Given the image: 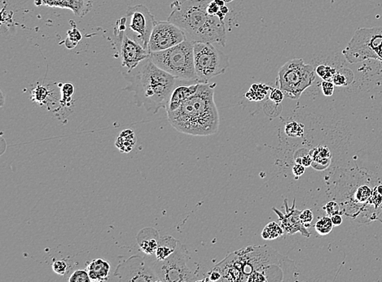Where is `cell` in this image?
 I'll return each mask as SVG.
<instances>
[{
	"mask_svg": "<svg viewBox=\"0 0 382 282\" xmlns=\"http://www.w3.org/2000/svg\"><path fill=\"white\" fill-rule=\"evenodd\" d=\"M126 33L148 50L149 39L156 24L154 16L145 5L129 7L126 13Z\"/></svg>",
	"mask_w": 382,
	"mask_h": 282,
	"instance_id": "9",
	"label": "cell"
},
{
	"mask_svg": "<svg viewBox=\"0 0 382 282\" xmlns=\"http://www.w3.org/2000/svg\"><path fill=\"white\" fill-rule=\"evenodd\" d=\"M194 65L197 82L209 83L229 67V56L209 42L194 43Z\"/></svg>",
	"mask_w": 382,
	"mask_h": 282,
	"instance_id": "6",
	"label": "cell"
},
{
	"mask_svg": "<svg viewBox=\"0 0 382 282\" xmlns=\"http://www.w3.org/2000/svg\"><path fill=\"white\" fill-rule=\"evenodd\" d=\"M337 70L335 68L327 65H319L316 69V73L320 78L323 79V81H332L334 75L336 73Z\"/></svg>",
	"mask_w": 382,
	"mask_h": 282,
	"instance_id": "25",
	"label": "cell"
},
{
	"mask_svg": "<svg viewBox=\"0 0 382 282\" xmlns=\"http://www.w3.org/2000/svg\"><path fill=\"white\" fill-rule=\"evenodd\" d=\"M376 191L379 193V194H382V185H380V186H379L377 188H376Z\"/></svg>",
	"mask_w": 382,
	"mask_h": 282,
	"instance_id": "42",
	"label": "cell"
},
{
	"mask_svg": "<svg viewBox=\"0 0 382 282\" xmlns=\"http://www.w3.org/2000/svg\"><path fill=\"white\" fill-rule=\"evenodd\" d=\"M370 202L372 204L375 205L376 208H378L382 202V194H379L377 191L372 192L371 195Z\"/></svg>",
	"mask_w": 382,
	"mask_h": 282,
	"instance_id": "37",
	"label": "cell"
},
{
	"mask_svg": "<svg viewBox=\"0 0 382 282\" xmlns=\"http://www.w3.org/2000/svg\"><path fill=\"white\" fill-rule=\"evenodd\" d=\"M304 128V124L297 121H292L286 124L284 132L290 138H301L303 136Z\"/></svg>",
	"mask_w": 382,
	"mask_h": 282,
	"instance_id": "24",
	"label": "cell"
},
{
	"mask_svg": "<svg viewBox=\"0 0 382 282\" xmlns=\"http://www.w3.org/2000/svg\"><path fill=\"white\" fill-rule=\"evenodd\" d=\"M187 254L185 246L179 242L175 252L165 260H156L153 269L159 281H196L195 275L187 265Z\"/></svg>",
	"mask_w": 382,
	"mask_h": 282,
	"instance_id": "8",
	"label": "cell"
},
{
	"mask_svg": "<svg viewBox=\"0 0 382 282\" xmlns=\"http://www.w3.org/2000/svg\"><path fill=\"white\" fill-rule=\"evenodd\" d=\"M284 94L282 90L278 88H271V92L269 94L270 100L276 104H280L284 99Z\"/></svg>",
	"mask_w": 382,
	"mask_h": 282,
	"instance_id": "31",
	"label": "cell"
},
{
	"mask_svg": "<svg viewBox=\"0 0 382 282\" xmlns=\"http://www.w3.org/2000/svg\"><path fill=\"white\" fill-rule=\"evenodd\" d=\"M69 282H90L91 281L88 272L84 269H79L73 272L68 278Z\"/></svg>",
	"mask_w": 382,
	"mask_h": 282,
	"instance_id": "26",
	"label": "cell"
},
{
	"mask_svg": "<svg viewBox=\"0 0 382 282\" xmlns=\"http://www.w3.org/2000/svg\"><path fill=\"white\" fill-rule=\"evenodd\" d=\"M313 219H314V215L310 209L302 211L300 213V220L306 228L311 226V223L312 222Z\"/></svg>",
	"mask_w": 382,
	"mask_h": 282,
	"instance_id": "30",
	"label": "cell"
},
{
	"mask_svg": "<svg viewBox=\"0 0 382 282\" xmlns=\"http://www.w3.org/2000/svg\"><path fill=\"white\" fill-rule=\"evenodd\" d=\"M32 94L33 96H34L33 98H34V101L41 102H42V101H44L45 98H46L47 91H46V89L43 88L42 86H40V87L38 86L36 90H34V92H32Z\"/></svg>",
	"mask_w": 382,
	"mask_h": 282,
	"instance_id": "33",
	"label": "cell"
},
{
	"mask_svg": "<svg viewBox=\"0 0 382 282\" xmlns=\"http://www.w3.org/2000/svg\"><path fill=\"white\" fill-rule=\"evenodd\" d=\"M334 85L332 81H323L321 83L322 92L325 96H332L334 92Z\"/></svg>",
	"mask_w": 382,
	"mask_h": 282,
	"instance_id": "32",
	"label": "cell"
},
{
	"mask_svg": "<svg viewBox=\"0 0 382 282\" xmlns=\"http://www.w3.org/2000/svg\"><path fill=\"white\" fill-rule=\"evenodd\" d=\"M324 210H325L326 213L328 214V216H333L336 214H342L341 212L340 206L338 205V202H334V201H331L328 202L325 206L324 207Z\"/></svg>",
	"mask_w": 382,
	"mask_h": 282,
	"instance_id": "29",
	"label": "cell"
},
{
	"mask_svg": "<svg viewBox=\"0 0 382 282\" xmlns=\"http://www.w3.org/2000/svg\"><path fill=\"white\" fill-rule=\"evenodd\" d=\"M223 1L225 3H230L231 2V1H233V0H223Z\"/></svg>",
	"mask_w": 382,
	"mask_h": 282,
	"instance_id": "43",
	"label": "cell"
},
{
	"mask_svg": "<svg viewBox=\"0 0 382 282\" xmlns=\"http://www.w3.org/2000/svg\"><path fill=\"white\" fill-rule=\"evenodd\" d=\"M179 242L172 236H164L160 238L159 243L156 250V260H165L175 252Z\"/></svg>",
	"mask_w": 382,
	"mask_h": 282,
	"instance_id": "17",
	"label": "cell"
},
{
	"mask_svg": "<svg viewBox=\"0 0 382 282\" xmlns=\"http://www.w3.org/2000/svg\"><path fill=\"white\" fill-rule=\"evenodd\" d=\"M382 46V27L360 28L356 30L342 53L350 64L377 60Z\"/></svg>",
	"mask_w": 382,
	"mask_h": 282,
	"instance_id": "7",
	"label": "cell"
},
{
	"mask_svg": "<svg viewBox=\"0 0 382 282\" xmlns=\"http://www.w3.org/2000/svg\"><path fill=\"white\" fill-rule=\"evenodd\" d=\"M313 158V162L318 163L320 164H328V159H329V150L324 146H320L314 149L310 153Z\"/></svg>",
	"mask_w": 382,
	"mask_h": 282,
	"instance_id": "23",
	"label": "cell"
},
{
	"mask_svg": "<svg viewBox=\"0 0 382 282\" xmlns=\"http://www.w3.org/2000/svg\"><path fill=\"white\" fill-rule=\"evenodd\" d=\"M296 164H300L304 167H310L313 164V158L311 155H305L295 158Z\"/></svg>",
	"mask_w": 382,
	"mask_h": 282,
	"instance_id": "35",
	"label": "cell"
},
{
	"mask_svg": "<svg viewBox=\"0 0 382 282\" xmlns=\"http://www.w3.org/2000/svg\"><path fill=\"white\" fill-rule=\"evenodd\" d=\"M150 58L157 66L178 80L197 82L193 42L185 40L167 50L152 52Z\"/></svg>",
	"mask_w": 382,
	"mask_h": 282,
	"instance_id": "4",
	"label": "cell"
},
{
	"mask_svg": "<svg viewBox=\"0 0 382 282\" xmlns=\"http://www.w3.org/2000/svg\"><path fill=\"white\" fill-rule=\"evenodd\" d=\"M52 268L57 274L64 276L66 274L68 264L64 260H54L52 264Z\"/></svg>",
	"mask_w": 382,
	"mask_h": 282,
	"instance_id": "28",
	"label": "cell"
},
{
	"mask_svg": "<svg viewBox=\"0 0 382 282\" xmlns=\"http://www.w3.org/2000/svg\"><path fill=\"white\" fill-rule=\"evenodd\" d=\"M199 83L200 82H197L195 84L180 85V86L176 85L165 106V109L166 113L177 110L178 108L181 106L187 98H189L192 95L195 94L199 86Z\"/></svg>",
	"mask_w": 382,
	"mask_h": 282,
	"instance_id": "14",
	"label": "cell"
},
{
	"mask_svg": "<svg viewBox=\"0 0 382 282\" xmlns=\"http://www.w3.org/2000/svg\"><path fill=\"white\" fill-rule=\"evenodd\" d=\"M284 207H285V213H282L278 210L277 208H273L275 213L279 216V220L281 223L280 226L283 228L284 233L289 234H294L300 232L306 238L311 236L310 233L306 230L302 221L300 220V213L302 211L296 209V199H294V203L292 208L288 206L287 199H284Z\"/></svg>",
	"mask_w": 382,
	"mask_h": 282,
	"instance_id": "13",
	"label": "cell"
},
{
	"mask_svg": "<svg viewBox=\"0 0 382 282\" xmlns=\"http://www.w3.org/2000/svg\"><path fill=\"white\" fill-rule=\"evenodd\" d=\"M372 194L371 189L368 186H360V188L356 191L355 198L360 202H364L368 201V199H370Z\"/></svg>",
	"mask_w": 382,
	"mask_h": 282,
	"instance_id": "27",
	"label": "cell"
},
{
	"mask_svg": "<svg viewBox=\"0 0 382 282\" xmlns=\"http://www.w3.org/2000/svg\"><path fill=\"white\" fill-rule=\"evenodd\" d=\"M74 91H75V88H74V86L72 84H70V83L64 84L62 89H61L63 100L69 101L68 99L73 96Z\"/></svg>",
	"mask_w": 382,
	"mask_h": 282,
	"instance_id": "34",
	"label": "cell"
},
{
	"mask_svg": "<svg viewBox=\"0 0 382 282\" xmlns=\"http://www.w3.org/2000/svg\"><path fill=\"white\" fill-rule=\"evenodd\" d=\"M110 264L103 259H95L89 263L87 270L91 281H105L109 280Z\"/></svg>",
	"mask_w": 382,
	"mask_h": 282,
	"instance_id": "16",
	"label": "cell"
},
{
	"mask_svg": "<svg viewBox=\"0 0 382 282\" xmlns=\"http://www.w3.org/2000/svg\"><path fill=\"white\" fill-rule=\"evenodd\" d=\"M269 90H271V88L266 85H253L250 90L246 93V97L250 101L264 100L265 97L268 95Z\"/></svg>",
	"mask_w": 382,
	"mask_h": 282,
	"instance_id": "19",
	"label": "cell"
},
{
	"mask_svg": "<svg viewBox=\"0 0 382 282\" xmlns=\"http://www.w3.org/2000/svg\"><path fill=\"white\" fill-rule=\"evenodd\" d=\"M135 142L136 140L134 131L131 130H125L117 137L115 145L121 152L129 153L134 148Z\"/></svg>",
	"mask_w": 382,
	"mask_h": 282,
	"instance_id": "18",
	"label": "cell"
},
{
	"mask_svg": "<svg viewBox=\"0 0 382 282\" xmlns=\"http://www.w3.org/2000/svg\"><path fill=\"white\" fill-rule=\"evenodd\" d=\"M281 226L276 222H270L266 225L261 232V238L265 240H274L284 234Z\"/></svg>",
	"mask_w": 382,
	"mask_h": 282,
	"instance_id": "21",
	"label": "cell"
},
{
	"mask_svg": "<svg viewBox=\"0 0 382 282\" xmlns=\"http://www.w3.org/2000/svg\"><path fill=\"white\" fill-rule=\"evenodd\" d=\"M220 8H220V7L217 4H216V1H214V0H213V1H211V2L209 3V5H208V13L210 15H213V16H216L218 12H220Z\"/></svg>",
	"mask_w": 382,
	"mask_h": 282,
	"instance_id": "39",
	"label": "cell"
},
{
	"mask_svg": "<svg viewBox=\"0 0 382 282\" xmlns=\"http://www.w3.org/2000/svg\"><path fill=\"white\" fill-rule=\"evenodd\" d=\"M316 80V70L303 59L289 60L280 68L276 78V86L284 96L298 100L302 93Z\"/></svg>",
	"mask_w": 382,
	"mask_h": 282,
	"instance_id": "5",
	"label": "cell"
},
{
	"mask_svg": "<svg viewBox=\"0 0 382 282\" xmlns=\"http://www.w3.org/2000/svg\"><path fill=\"white\" fill-rule=\"evenodd\" d=\"M186 40V37L180 29L170 21L156 22L150 39L148 50L152 52H162L171 48Z\"/></svg>",
	"mask_w": 382,
	"mask_h": 282,
	"instance_id": "11",
	"label": "cell"
},
{
	"mask_svg": "<svg viewBox=\"0 0 382 282\" xmlns=\"http://www.w3.org/2000/svg\"><path fill=\"white\" fill-rule=\"evenodd\" d=\"M153 263L151 258L135 254L120 262L113 276L121 281H159Z\"/></svg>",
	"mask_w": 382,
	"mask_h": 282,
	"instance_id": "10",
	"label": "cell"
},
{
	"mask_svg": "<svg viewBox=\"0 0 382 282\" xmlns=\"http://www.w3.org/2000/svg\"><path fill=\"white\" fill-rule=\"evenodd\" d=\"M354 79V74L351 70L348 68H341L337 71L332 78V82L337 86H346L351 83Z\"/></svg>",
	"mask_w": 382,
	"mask_h": 282,
	"instance_id": "20",
	"label": "cell"
},
{
	"mask_svg": "<svg viewBox=\"0 0 382 282\" xmlns=\"http://www.w3.org/2000/svg\"><path fill=\"white\" fill-rule=\"evenodd\" d=\"M222 279V273L217 268H213L211 272H209L208 278H205V280H209V281H220Z\"/></svg>",
	"mask_w": 382,
	"mask_h": 282,
	"instance_id": "36",
	"label": "cell"
},
{
	"mask_svg": "<svg viewBox=\"0 0 382 282\" xmlns=\"http://www.w3.org/2000/svg\"><path fill=\"white\" fill-rule=\"evenodd\" d=\"M160 238L159 233L155 228H145L137 234L136 241L140 250L148 257H151L155 254Z\"/></svg>",
	"mask_w": 382,
	"mask_h": 282,
	"instance_id": "15",
	"label": "cell"
},
{
	"mask_svg": "<svg viewBox=\"0 0 382 282\" xmlns=\"http://www.w3.org/2000/svg\"><path fill=\"white\" fill-rule=\"evenodd\" d=\"M118 42V50L121 56L123 72L131 71L142 61L149 58L150 53L139 42L129 38L126 31L115 33Z\"/></svg>",
	"mask_w": 382,
	"mask_h": 282,
	"instance_id": "12",
	"label": "cell"
},
{
	"mask_svg": "<svg viewBox=\"0 0 382 282\" xmlns=\"http://www.w3.org/2000/svg\"><path fill=\"white\" fill-rule=\"evenodd\" d=\"M213 0H176L171 4L168 21L183 31L186 40L193 42L218 43L225 46L227 30L224 20L208 13Z\"/></svg>",
	"mask_w": 382,
	"mask_h": 282,
	"instance_id": "1",
	"label": "cell"
},
{
	"mask_svg": "<svg viewBox=\"0 0 382 282\" xmlns=\"http://www.w3.org/2000/svg\"><path fill=\"white\" fill-rule=\"evenodd\" d=\"M334 225L330 216H324L322 217L315 224V228L316 232L318 233L321 236H326L332 232Z\"/></svg>",
	"mask_w": 382,
	"mask_h": 282,
	"instance_id": "22",
	"label": "cell"
},
{
	"mask_svg": "<svg viewBox=\"0 0 382 282\" xmlns=\"http://www.w3.org/2000/svg\"><path fill=\"white\" fill-rule=\"evenodd\" d=\"M220 10H221L222 12H223L224 14L227 15V13H228V12H229V10H228V8H227L226 5H224V6L222 7L221 8H220Z\"/></svg>",
	"mask_w": 382,
	"mask_h": 282,
	"instance_id": "41",
	"label": "cell"
},
{
	"mask_svg": "<svg viewBox=\"0 0 382 282\" xmlns=\"http://www.w3.org/2000/svg\"><path fill=\"white\" fill-rule=\"evenodd\" d=\"M305 172H306V167H304L302 164H296L293 167V173L297 178L303 175Z\"/></svg>",
	"mask_w": 382,
	"mask_h": 282,
	"instance_id": "38",
	"label": "cell"
},
{
	"mask_svg": "<svg viewBox=\"0 0 382 282\" xmlns=\"http://www.w3.org/2000/svg\"><path fill=\"white\" fill-rule=\"evenodd\" d=\"M128 82L125 88L134 93L137 107H144L149 113L156 114L165 108L171 93L179 80L157 66L149 56L134 69L123 72Z\"/></svg>",
	"mask_w": 382,
	"mask_h": 282,
	"instance_id": "3",
	"label": "cell"
},
{
	"mask_svg": "<svg viewBox=\"0 0 382 282\" xmlns=\"http://www.w3.org/2000/svg\"><path fill=\"white\" fill-rule=\"evenodd\" d=\"M216 86V83H199L195 94L177 110L167 113L171 126L193 136L216 134L220 126V116L214 102Z\"/></svg>",
	"mask_w": 382,
	"mask_h": 282,
	"instance_id": "2",
	"label": "cell"
},
{
	"mask_svg": "<svg viewBox=\"0 0 382 282\" xmlns=\"http://www.w3.org/2000/svg\"><path fill=\"white\" fill-rule=\"evenodd\" d=\"M331 220L334 226H339L342 224V217L341 214L333 215L331 216Z\"/></svg>",
	"mask_w": 382,
	"mask_h": 282,
	"instance_id": "40",
	"label": "cell"
}]
</instances>
